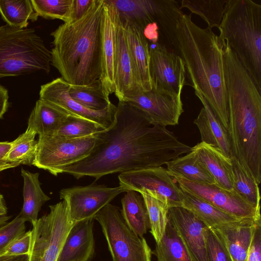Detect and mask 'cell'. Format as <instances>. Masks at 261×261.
<instances>
[{
    "label": "cell",
    "instance_id": "ee69618b",
    "mask_svg": "<svg viewBox=\"0 0 261 261\" xmlns=\"http://www.w3.org/2000/svg\"><path fill=\"white\" fill-rule=\"evenodd\" d=\"M261 225L257 227L245 261H261Z\"/></svg>",
    "mask_w": 261,
    "mask_h": 261
},
{
    "label": "cell",
    "instance_id": "d4e9b609",
    "mask_svg": "<svg viewBox=\"0 0 261 261\" xmlns=\"http://www.w3.org/2000/svg\"><path fill=\"white\" fill-rule=\"evenodd\" d=\"M21 175L23 179V203L19 215L33 226L38 219L42 206L50 198L41 188L38 173H32L22 168Z\"/></svg>",
    "mask_w": 261,
    "mask_h": 261
},
{
    "label": "cell",
    "instance_id": "7dc6e473",
    "mask_svg": "<svg viewBox=\"0 0 261 261\" xmlns=\"http://www.w3.org/2000/svg\"><path fill=\"white\" fill-rule=\"evenodd\" d=\"M9 106L8 90L0 85V119L8 111Z\"/></svg>",
    "mask_w": 261,
    "mask_h": 261
},
{
    "label": "cell",
    "instance_id": "4fadbf2b",
    "mask_svg": "<svg viewBox=\"0 0 261 261\" xmlns=\"http://www.w3.org/2000/svg\"><path fill=\"white\" fill-rule=\"evenodd\" d=\"M180 189L239 218H260V207L253 206L233 190L223 189L215 184L191 181L174 174L170 175Z\"/></svg>",
    "mask_w": 261,
    "mask_h": 261
},
{
    "label": "cell",
    "instance_id": "8992f818",
    "mask_svg": "<svg viewBox=\"0 0 261 261\" xmlns=\"http://www.w3.org/2000/svg\"><path fill=\"white\" fill-rule=\"evenodd\" d=\"M51 51L33 28L0 27V79L43 71L49 73Z\"/></svg>",
    "mask_w": 261,
    "mask_h": 261
},
{
    "label": "cell",
    "instance_id": "74e56055",
    "mask_svg": "<svg viewBox=\"0 0 261 261\" xmlns=\"http://www.w3.org/2000/svg\"><path fill=\"white\" fill-rule=\"evenodd\" d=\"M148 211L150 232L155 243L163 238L168 222L169 207L161 200L147 194H141Z\"/></svg>",
    "mask_w": 261,
    "mask_h": 261
},
{
    "label": "cell",
    "instance_id": "603a6c76",
    "mask_svg": "<svg viewBox=\"0 0 261 261\" xmlns=\"http://www.w3.org/2000/svg\"><path fill=\"white\" fill-rule=\"evenodd\" d=\"M215 181V185L225 190H232V163L230 158L214 146L200 142L192 147Z\"/></svg>",
    "mask_w": 261,
    "mask_h": 261
},
{
    "label": "cell",
    "instance_id": "8fae6325",
    "mask_svg": "<svg viewBox=\"0 0 261 261\" xmlns=\"http://www.w3.org/2000/svg\"><path fill=\"white\" fill-rule=\"evenodd\" d=\"M127 190L121 186L109 188L91 185L62 189L60 197L67 205L70 218L75 223L92 219L119 194Z\"/></svg>",
    "mask_w": 261,
    "mask_h": 261
},
{
    "label": "cell",
    "instance_id": "f907efd6",
    "mask_svg": "<svg viewBox=\"0 0 261 261\" xmlns=\"http://www.w3.org/2000/svg\"><path fill=\"white\" fill-rule=\"evenodd\" d=\"M11 216L4 215L0 216V227L5 225L11 219Z\"/></svg>",
    "mask_w": 261,
    "mask_h": 261
},
{
    "label": "cell",
    "instance_id": "2e32d148",
    "mask_svg": "<svg viewBox=\"0 0 261 261\" xmlns=\"http://www.w3.org/2000/svg\"><path fill=\"white\" fill-rule=\"evenodd\" d=\"M168 219L177 232L191 261H210L205 234L207 226L182 207L169 208Z\"/></svg>",
    "mask_w": 261,
    "mask_h": 261
},
{
    "label": "cell",
    "instance_id": "ffe728a7",
    "mask_svg": "<svg viewBox=\"0 0 261 261\" xmlns=\"http://www.w3.org/2000/svg\"><path fill=\"white\" fill-rule=\"evenodd\" d=\"M121 19L138 84L142 91H150L152 87L149 70V46L144 35L143 29L133 21Z\"/></svg>",
    "mask_w": 261,
    "mask_h": 261
},
{
    "label": "cell",
    "instance_id": "3957f363",
    "mask_svg": "<svg viewBox=\"0 0 261 261\" xmlns=\"http://www.w3.org/2000/svg\"><path fill=\"white\" fill-rule=\"evenodd\" d=\"M176 37L185 65L187 85L204 98L227 130L229 111L223 68L225 42L212 30L196 25L191 14H184L180 17Z\"/></svg>",
    "mask_w": 261,
    "mask_h": 261
},
{
    "label": "cell",
    "instance_id": "681fc988",
    "mask_svg": "<svg viewBox=\"0 0 261 261\" xmlns=\"http://www.w3.org/2000/svg\"><path fill=\"white\" fill-rule=\"evenodd\" d=\"M8 208L6 206L4 196L0 193V216L7 214Z\"/></svg>",
    "mask_w": 261,
    "mask_h": 261
},
{
    "label": "cell",
    "instance_id": "9c48e42d",
    "mask_svg": "<svg viewBox=\"0 0 261 261\" xmlns=\"http://www.w3.org/2000/svg\"><path fill=\"white\" fill-rule=\"evenodd\" d=\"M97 134L80 138L56 136L39 137L33 165L57 176L58 170L88 155L95 146Z\"/></svg>",
    "mask_w": 261,
    "mask_h": 261
},
{
    "label": "cell",
    "instance_id": "52a82bcc",
    "mask_svg": "<svg viewBox=\"0 0 261 261\" xmlns=\"http://www.w3.org/2000/svg\"><path fill=\"white\" fill-rule=\"evenodd\" d=\"M93 219L101 226L112 261H151L152 251L145 239L129 227L118 207L109 203Z\"/></svg>",
    "mask_w": 261,
    "mask_h": 261
},
{
    "label": "cell",
    "instance_id": "ab89813d",
    "mask_svg": "<svg viewBox=\"0 0 261 261\" xmlns=\"http://www.w3.org/2000/svg\"><path fill=\"white\" fill-rule=\"evenodd\" d=\"M25 221L19 215L0 227V252L25 232Z\"/></svg>",
    "mask_w": 261,
    "mask_h": 261
},
{
    "label": "cell",
    "instance_id": "e575fe53",
    "mask_svg": "<svg viewBox=\"0 0 261 261\" xmlns=\"http://www.w3.org/2000/svg\"><path fill=\"white\" fill-rule=\"evenodd\" d=\"M226 0H182L180 8H186L192 13L199 15L207 28H219L222 21Z\"/></svg>",
    "mask_w": 261,
    "mask_h": 261
},
{
    "label": "cell",
    "instance_id": "e0dca14e",
    "mask_svg": "<svg viewBox=\"0 0 261 261\" xmlns=\"http://www.w3.org/2000/svg\"><path fill=\"white\" fill-rule=\"evenodd\" d=\"M260 218H244L209 227L218 239L231 261H245Z\"/></svg>",
    "mask_w": 261,
    "mask_h": 261
},
{
    "label": "cell",
    "instance_id": "30bf717a",
    "mask_svg": "<svg viewBox=\"0 0 261 261\" xmlns=\"http://www.w3.org/2000/svg\"><path fill=\"white\" fill-rule=\"evenodd\" d=\"M119 186L127 190L151 196L169 208L181 207L183 191L163 167H151L121 173Z\"/></svg>",
    "mask_w": 261,
    "mask_h": 261
},
{
    "label": "cell",
    "instance_id": "4dcf8cb0",
    "mask_svg": "<svg viewBox=\"0 0 261 261\" xmlns=\"http://www.w3.org/2000/svg\"><path fill=\"white\" fill-rule=\"evenodd\" d=\"M230 159L232 163V190L248 203L259 208L260 196L259 185L236 157L232 155Z\"/></svg>",
    "mask_w": 261,
    "mask_h": 261
},
{
    "label": "cell",
    "instance_id": "d590c367",
    "mask_svg": "<svg viewBox=\"0 0 261 261\" xmlns=\"http://www.w3.org/2000/svg\"><path fill=\"white\" fill-rule=\"evenodd\" d=\"M120 17L133 21L143 29L154 22L152 17V1L111 0Z\"/></svg>",
    "mask_w": 261,
    "mask_h": 261
},
{
    "label": "cell",
    "instance_id": "c3c4849f",
    "mask_svg": "<svg viewBox=\"0 0 261 261\" xmlns=\"http://www.w3.org/2000/svg\"><path fill=\"white\" fill-rule=\"evenodd\" d=\"M0 261H29V254L0 256Z\"/></svg>",
    "mask_w": 261,
    "mask_h": 261
},
{
    "label": "cell",
    "instance_id": "7a4b0ae2",
    "mask_svg": "<svg viewBox=\"0 0 261 261\" xmlns=\"http://www.w3.org/2000/svg\"><path fill=\"white\" fill-rule=\"evenodd\" d=\"M231 156L261 181V92L233 51L223 56Z\"/></svg>",
    "mask_w": 261,
    "mask_h": 261
},
{
    "label": "cell",
    "instance_id": "836d02e7",
    "mask_svg": "<svg viewBox=\"0 0 261 261\" xmlns=\"http://www.w3.org/2000/svg\"><path fill=\"white\" fill-rule=\"evenodd\" d=\"M35 130L27 127L26 130L11 142V146L5 157V160L18 165H33L38 141Z\"/></svg>",
    "mask_w": 261,
    "mask_h": 261
},
{
    "label": "cell",
    "instance_id": "44dd1931",
    "mask_svg": "<svg viewBox=\"0 0 261 261\" xmlns=\"http://www.w3.org/2000/svg\"><path fill=\"white\" fill-rule=\"evenodd\" d=\"M94 219L76 222L69 231L57 261H90L95 254Z\"/></svg>",
    "mask_w": 261,
    "mask_h": 261
},
{
    "label": "cell",
    "instance_id": "8d00e7d4",
    "mask_svg": "<svg viewBox=\"0 0 261 261\" xmlns=\"http://www.w3.org/2000/svg\"><path fill=\"white\" fill-rule=\"evenodd\" d=\"M102 126L87 119L69 115L53 136L65 138H80L94 135L106 130Z\"/></svg>",
    "mask_w": 261,
    "mask_h": 261
},
{
    "label": "cell",
    "instance_id": "f35d334b",
    "mask_svg": "<svg viewBox=\"0 0 261 261\" xmlns=\"http://www.w3.org/2000/svg\"><path fill=\"white\" fill-rule=\"evenodd\" d=\"M73 0H31L38 16L45 19L67 21Z\"/></svg>",
    "mask_w": 261,
    "mask_h": 261
},
{
    "label": "cell",
    "instance_id": "83f0119b",
    "mask_svg": "<svg viewBox=\"0 0 261 261\" xmlns=\"http://www.w3.org/2000/svg\"><path fill=\"white\" fill-rule=\"evenodd\" d=\"M166 165L169 175L174 174L197 182L215 184L213 177L192 149L186 155L177 157Z\"/></svg>",
    "mask_w": 261,
    "mask_h": 261
},
{
    "label": "cell",
    "instance_id": "277c9868",
    "mask_svg": "<svg viewBox=\"0 0 261 261\" xmlns=\"http://www.w3.org/2000/svg\"><path fill=\"white\" fill-rule=\"evenodd\" d=\"M103 0H94L79 20L64 23L51 33V65L71 85L90 84L101 72V16Z\"/></svg>",
    "mask_w": 261,
    "mask_h": 261
},
{
    "label": "cell",
    "instance_id": "b9f144b4",
    "mask_svg": "<svg viewBox=\"0 0 261 261\" xmlns=\"http://www.w3.org/2000/svg\"><path fill=\"white\" fill-rule=\"evenodd\" d=\"M32 240L31 230L25 232L0 252V256L29 254Z\"/></svg>",
    "mask_w": 261,
    "mask_h": 261
},
{
    "label": "cell",
    "instance_id": "ba28073f",
    "mask_svg": "<svg viewBox=\"0 0 261 261\" xmlns=\"http://www.w3.org/2000/svg\"><path fill=\"white\" fill-rule=\"evenodd\" d=\"M50 211L33 226L29 261H57L65 239L75 224L63 200L49 205Z\"/></svg>",
    "mask_w": 261,
    "mask_h": 261
},
{
    "label": "cell",
    "instance_id": "60d3db41",
    "mask_svg": "<svg viewBox=\"0 0 261 261\" xmlns=\"http://www.w3.org/2000/svg\"><path fill=\"white\" fill-rule=\"evenodd\" d=\"M205 234L210 261H231L227 252L209 227L206 228Z\"/></svg>",
    "mask_w": 261,
    "mask_h": 261
},
{
    "label": "cell",
    "instance_id": "484cf974",
    "mask_svg": "<svg viewBox=\"0 0 261 261\" xmlns=\"http://www.w3.org/2000/svg\"><path fill=\"white\" fill-rule=\"evenodd\" d=\"M121 213L129 227L140 237L150 229L147 207L142 195L135 191L127 190L121 199Z\"/></svg>",
    "mask_w": 261,
    "mask_h": 261
},
{
    "label": "cell",
    "instance_id": "9a60e30c",
    "mask_svg": "<svg viewBox=\"0 0 261 261\" xmlns=\"http://www.w3.org/2000/svg\"><path fill=\"white\" fill-rule=\"evenodd\" d=\"M125 101L143 112L154 124L165 127L178 124L184 111L180 95L153 89L140 91Z\"/></svg>",
    "mask_w": 261,
    "mask_h": 261
},
{
    "label": "cell",
    "instance_id": "7bdbcfd3",
    "mask_svg": "<svg viewBox=\"0 0 261 261\" xmlns=\"http://www.w3.org/2000/svg\"><path fill=\"white\" fill-rule=\"evenodd\" d=\"M94 0H73L67 21L75 22L84 16L89 10Z\"/></svg>",
    "mask_w": 261,
    "mask_h": 261
},
{
    "label": "cell",
    "instance_id": "4316f807",
    "mask_svg": "<svg viewBox=\"0 0 261 261\" xmlns=\"http://www.w3.org/2000/svg\"><path fill=\"white\" fill-rule=\"evenodd\" d=\"M182 191L184 198L181 207L191 212L208 227L223 225L241 219L191 194Z\"/></svg>",
    "mask_w": 261,
    "mask_h": 261
},
{
    "label": "cell",
    "instance_id": "cb8c5ba5",
    "mask_svg": "<svg viewBox=\"0 0 261 261\" xmlns=\"http://www.w3.org/2000/svg\"><path fill=\"white\" fill-rule=\"evenodd\" d=\"M70 114L57 107L39 99L28 119V127L39 137L53 136Z\"/></svg>",
    "mask_w": 261,
    "mask_h": 261
},
{
    "label": "cell",
    "instance_id": "d6986e66",
    "mask_svg": "<svg viewBox=\"0 0 261 261\" xmlns=\"http://www.w3.org/2000/svg\"><path fill=\"white\" fill-rule=\"evenodd\" d=\"M115 95L119 101H125L140 91L134 71L127 46L124 28L119 16L117 17L115 63Z\"/></svg>",
    "mask_w": 261,
    "mask_h": 261
},
{
    "label": "cell",
    "instance_id": "6da1fadb",
    "mask_svg": "<svg viewBox=\"0 0 261 261\" xmlns=\"http://www.w3.org/2000/svg\"><path fill=\"white\" fill-rule=\"evenodd\" d=\"M191 148L132 103L119 101L112 125L97 134L90 153L60 168L58 174L98 179L107 174L161 166Z\"/></svg>",
    "mask_w": 261,
    "mask_h": 261
},
{
    "label": "cell",
    "instance_id": "f6af8a7d",
    "mask_svg": "<svg viewBox=\"0 0 261 261\" xmlns=\"http://www.w3.org/2000/svg\"><path fill=\"white\" fill-rule=\"evenodd\" d=\"M11 146V142H0V172L19 166L17 164L9 163L5 160V157Z\"/></svg>",
    "mask_w": 261,
    "mask_h": 261
},
{
    "label": "cell",
    "instance_id": "5b68a950",
    "mask_svg": "<svg viewBox=\"0 0 261 261\" xmlns=\"http://www.w3.org/2000/svg\"><path fill=\"white\" fill-rule=\"evenodd\" d=\"M219 37L234 51L261 92V5L226 0Z\"/></svg>",
    "mask_w": 261,
    "mask_h": 261
},
{
    "label": "cell",
    "instance_id": "f546056e",
    "mask_svg": "<svg viewBox=\"0 0 261 261\" xmlns=\"http://www.w3.org/2000/svg\"><path fill=\"white\" fill-rule=\"evenodd\" d=\"M68 93L73 100L92 110H104L113 104L99 79L87 85H70Z\"/></svg>",
    "mask_w": 261,
    "mask_h": 261
},
{
    "label": "cell",
    "instance_id": "5bb4252c",
    "mask_svg": "<svg viewBox=\"0 0 261 261\" xmlns=\"http://www.w3.org/2000/svg\"><path fill=\"white\" fill-rule=\"evenodd\" d=\"M69 86L62 77L55 79L41 86L39 99L57 107L69 114L91 120L106 129L112 125L117 106L112 104L102 111L89 109L70 96Z\"/></svg>",
    "mask_w": 261,
    "mask_h": 261
},
{
    "label": "cell",
    "instance_id": "1f68e13d",
    "mask_svg": "<svg viewBox=\"0 0 261 261\" xmlns=\"http://www.w3.org/2000/svg\"><path fill=\"white\" fill-rule=\"evenodd\" d=\"M0 14L7 24L20 29L26 28L29 20L37 21L39 17L31 0H0Z\"/></svg>",
    "mask_w": 261,
    "mask_h": 261
},
{
    "label": "cell",
    "instance_id": "7c38bea8",
    "mask_svg": "<svg viewBox=\"0 0 261 261\" xmlns=\"http://www.w3.org/2000/svg\"><path fill=\"white\" fill-rule=\"evenodd\" d=\"M149 46V70L152 89L180 95L187 85L181 58L159 43Z\"/></svg>",
    "mask_w": 261,
    "mask_h": 261
},
{
    "label": "cell",
    "instance_id": "d6a6232c",
    "mask_svg": "<svg viewBox=\"0 0 261 261\" xmlns=\"http://www.w3.org/2000/svg\"><path fill=\"white\" fill-rule=\"evenodd\" d=\"M152 253L156 261H191L177 232L168 219L164 234Z\"/></svg>",
    "mask_w": 261,
    "mask_h": 261
},
{
    "label": "cell",
    "instance_id": "7402d4cb",
    "mask_svg": "<svg viewBox=\"0 0 261 261\" xmlns=\"http://www.w3.org/2000/svg\"><path fill=\"white\" fill-rule=\"evenodd\" d=\"M195 94L202 103L197 117L193 122L200 132L201 140L221 150L227 157L231 156L227 130L216 116L204 98L197 91Z\"/></svg>",
    "mask_w": 261,
    "mask_h": 261
},
{
    "label": "cell",
    "instance_id": "ac0fdd59",
    "mask_svg": "<svg viewBox=\"0 0 261 261\" xmlns=\"http://www.w3.org/2000/svg\"><path fill=\"white\" fill-rule=\"evenodd\" d=\"M118 14L111 0H103L101 16V72L99 80L108 96L115 91L116 29Z\"/></svg>",
    "mask_w": 261,
    "mask_h": 261
},
{
    "label": "cell",
    "instance_id": "f1b7e54d",
    "mask_svg": "<svg viewBox=\"0 0 261 261\" xmlns=\"http://www.w3.org/2000/svg\"><path fill=\"white\" fill-rule=\"evenodd\" d=\"M152 9L154 21L177 49L176 28L179 20L184 14L178 2L174 0L152 1Z\"/></svg>",
    "mask_w": 261,
    "mask_h": 261
},
{
    "label": "cell",
    "instance_id": "bcb514c9",
    "mask_svg": "<svg viewBox=\"0 0 261 261\" xmlns=\"http://www.w3.org/2000/svg\"><path fill=\"white\" fill-rule=\"evenodd\" d=\"M159 27L155 22L148 24L143 29V34L146 39L150 41L152 44L158 43L159 40Z\"/></svg>",
    "mask_w": 261,
    "mask_h": 261
}]
</instances>
